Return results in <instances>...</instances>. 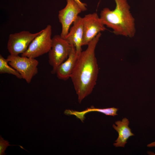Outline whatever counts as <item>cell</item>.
Instances as JSON below:
<instances>
[{"mask_svg": "<svg viewBox=\"0 0 155 155\" xmlns=\"http://www.w3.org/2000/svg\"><path fill=\"white\" fill-rule=\"evenodd\" d=\"M101 35L98 33L78 55L70 77L80 103L91 93L96 84L98 68L95 51Z\"/></svg>", "mask_w": 155, "mask_h": 155, "instance_id": "obj_1", "label": "cell"}, {"mask_svg": "<svg viewBox=\"0 0 155 155\" xmlns=\"http://www.w3.org/2000/svg\"><path fill=\"white\" fill-rule=\"evenodd\" d=\"M115 9L108 8L101 11L100 18L103 24L111 28L116 35L132 37L135 32V19L130 11L127 0H114Z\"/></svg>", "mask_w": 155, "mask_h": 155, "instance_id": "obj_2", "label": "cell"}, {"mask_svg": "<svg viewBox=\"0 0 155 155\" xmlns=\"http://www.w3.org/2000/svg\"><path fill=\"white\" fill-rule=\"evenodd\" d=\"M72 46L60 35H55L52 38L51 48L48 52L49 62L52 67L51 73L55 74L58 67L68 58Z\"/></svg>", "mask_w": 155, "mask_h": 155, "instance_id": "obj_3", "label": "cell"}, {"mask_svg": "<svg viewBox=\"0 0 155 155\" xmlns=\"http://www.w3.org/2000/svg\"><path fill=\"white\" fill-rule=\"evenodd\" d=\"M52 26L48 25L32 41L27 50L21 56L36 58L48 53L51 49Z\"/></svg>", "mask_w": 155, "mask_h": 155, "instance_id": "obj_4", "label": "cell"}, {"mask_svg": "<svg viewBox=\"0 0 155 155\" xmlns=\"http://www.w3.org/2000/svg\"><path fill=\"white\" fill-rule=\"evenodd\" d=\"M6 59L10 66L16 70L28 84L38 73L39 62L35 58L9 55Z\"/></svg>", "mask_w": 155, "mask_h": 155, "instance_id": "obj_5", "label": "cell"}, {"mask_svg": "<svg viewBox=\"0 0 155 155\" xmlns=\"http://www.w3.org/2000/svg\"><path fill=\"white\" fill-rule=\"evenodd\" d=\"M42 31L32 33L27 31L10 34L7 42V49L10 55H18L24 53L33 40Z\"/></svg>", "mask_w": 155, "mask_h": 155, "instance_id": "obj_6", "label": "cell"}, {"mask_svg": "<svg viewBox=\"0 0 155 155\" xmlns=\"http://www.w3.org/2000/svg\"><path fill=\"white\" fill-rule=\"evenodd\" d=\"M67 4L59 11L58 17L62 26L61 36L65 38L68 34L70 27L78 16L82 10L74 0H66Z\"/></svg>", "mask_w": 155, "mask_h": 155, "instance_id": "obj_7", "label": "cell"}, {"mask_svg": "<svg viewBox=\"0 0 155 155\" xmlns=\"http://www.w3.org/2000/svg\"><path fill=\"white\" fill-rule=\"evenodd\" d=\"M84 36L82 46L88 45L94 38L106 28L96 12L86 15L82 18Z\"/></svg>", "mask_w": 155, "mask_h": 155, "instance_id": "obj_8", "label": "cell"}, {"mask_svg": "<svg viewBox=\"0 0 155 155\" xmlns=\"http://www.w3.org/2000/svg\"><path fill=\"white\" fill-rule=\"evenodd\" d=\"M83 36L82 18L79 16L64 38L70 44L74 46L78 55L82 51Z\"/></svg>", "mask_w": 155, "mask_h": 155, "instance_id": "obj_9", "label": "cell"}, {"mask_svg": "<svg viewBox=\"0 0 155 155\" xmlns=\"http://www.w3.org/2000/svg\"><path fill=\"white\" fill-rule=\"evenodd\" d=\"M78 55L73 45L71 52L68 58L57 68L55 74L59 79L66 80L70 78L75 67Z\"/></svg>", "mask_w": 155, "mask_h": 155, "instance_id": "obj_10", "label": "cell"}, {"mask_svg": "<svg viewBox=\"0 0 155 155\" xmlns=\"http://www.w3.org/2000/svg\"><path fill=\"white\" fill-rule=\"evenodd\" d=\"M115 123L117 126L114 124L113 127L118 132V137L113 145L115 147H124L129 137L134 135V134L129 127V121L127 118H123L121 121H117Z\"/></svg>", "mask_w": 155, "mask_h": 155, "instance_id": "obj_11", "label": "cell"}, {"mask_svg": "<svg viewBox=\"0 0 155 155\" xmlns=\"http://www.w3.org/2000/svg\"><path fill=\"white\" fill-rule=\"evenodd\" d=\"M118 110V108L114 107L101 109L95 108L92 106L81 112L69 109L66 110L64 111V113L67 115H74L83 122L85 119V115L89 112L96 111L104 113L106 115L114 116L117 115V113Z\"/></svg>", "mask_w": 155, "mask_h": 155, "instance_id": "obj_12", "label": "cell"}, {"mask_svg": "<svg viewBox=\"0 0 155 155\" xmlns=\"http://www.w3.org/2000/svg\"><path fill=\"white\" fill-rule=\"evenodd\" d=\"M8 63L7 59H5L0 54V73L11 74L15 76L19 79H22L20 74L12 67L9 66L8 64Z\"/></svg>", "mask_w": 155, "mask_h": 155, "instance_id": "obj_13", "label": "cell"}, {"mask_svg": "<svg viewBox=\"0 0 155 155\" xmlns=\"http://www.w3.org/2000/svg\"><path fill=\"white\" fill-rule=\"evenodd\" d=\"M9 142L7 140H4V138L2 137L1 135L0 136V155H4L6 153H5V150H6L7 147L9 146H18L24 150L28 152L27 150H25L23 147L19 145H10Z\"/></svg>", "mask_w": 155, "mask_h": 155, "instance_id": "obj_14", "label": "cell"}, {"mask_svg": "<svg viewBox=\"0 0 155 155\" xmlns=\"http://www.w3.org/2000/svg\"><path fill=\"white\" fill-rule=\"evenodd\" d=\"M79 5L81 8L82 11H85L87 10V4L82 2L80 0H74Z\"/></svg>", "mask_w": 155, "mask_h": 155, "instance_id": "obj_15", "label": "cell"}, {"mask_svg": "<svg viewBox=\"0 0 155 155\" xmlns=\"http://www.w3.org/2000/svg\"><path fill=\"white\" fill-rule=\"evenodd\" d=\"M147 146L148 147H155V141L148 144Z\"/></svg>", "mask_w": 155, "mask_h": 155, "instance_id": "obj_16", "label": "cell"}]
</instances>
